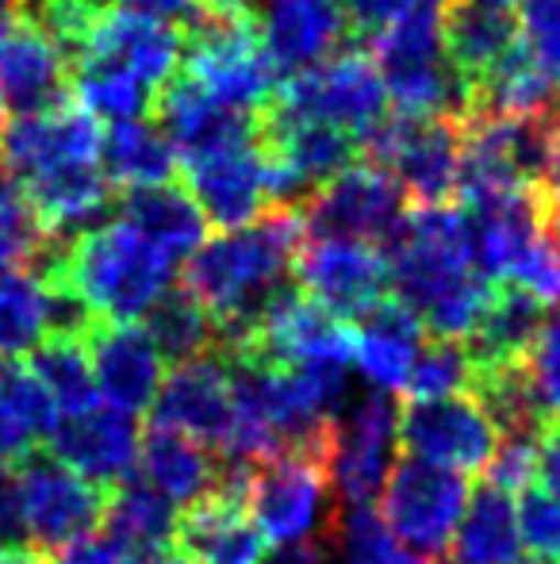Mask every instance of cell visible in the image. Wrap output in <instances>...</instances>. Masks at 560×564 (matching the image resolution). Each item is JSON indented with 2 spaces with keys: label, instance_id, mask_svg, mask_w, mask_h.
Returning <instances> with one entry per match:
<instances>
[{
  "label": "cell",
  "instance_id": "f1b7e54d",
  "mask_svg": "<svg viewBox=\"0 0 560 564\" xmlns=\"http://www.w3.org/2000/svg\"><path fill=\"white\" fill-rule=\"evenodd\" d=\"M453 561L449 564H510L518 557V507L515 496L480 480L469 491L464 514L453 530Z\"/></svg>",
  "mask_w": 560,
  "mask_h": 564
},
{
  "label": "cell",
  "instance_id": "8992f818",
  "mask_svg": "<svg viewBox=\"0 0 560 564\" xmlns=\"http://www.w3.org/2000/svg\"><path fill=\"white\" fill-rule=\"evenodd\" d=\"M365 162L381 165L415 208L457 200L461 173V119L457 116H392L361 139Z\"/></svg>",
  "mask_w": 560,
  "mask_h": 564
},
{
  "label": "cell",
  "instance_id": "30bf717a",
  "mask_svg": "<svg viewBox=\"0 0 560 564\" xmlns=\"http://www.w3.org/2000/svg\"><path fill=\"white\" fill-rule=\"evenodd\" d=\"M330 449H284L277 457L250 465L246 511L265 542L292 545L311 538L327 514Z\"/></svg>",
  "mask_w": 560,
  "mask_h": 564
},
{
  "label": "cell",
  "instance_id": "6f0895ef",
  "mask_svg": "<svg viewBox=\"0 0 560 564\" xmlns=\"http://www.w3.org/2000/svg\"><path fill=\"white\" fill-rule=\"evenodd\" d=\"M546 235L560 246V193H546Z\"/></svg>",
  "mask_w": 560,
  "mask_h": 564
},
{
  "label": "cell",
  "instance_id": "f546056e",
  "mask_svg": "<svg viewBox=\"0 0 560 564\" xmlns=\"http://www.w3.org/2000/svg\"><path fill=\"white\" fill-rule=\"evenodd\" d=\"M549 323V307H541L518 284H499L487 304L480 327L472 330L469 346L472 365H510V361H526L538 341L541 327Z\"/></svg>",
  "mask_w": 560,
  "mask_h": 564
},
{
  "label": "cell",
  "instance_id": "f6af8a7d",
  "mask_svg": "<svg viewBox=\"0 0 560 564\" xmlns=\"http://www.w3.org/2000/svg\"><path fill=\"white\" fill-rule=\"evenodd\" d=\"M526 369H530L534 392H538L546 415L560 419V315L541 327L530 357H526Z\"/></svg>",
  "mask_w": 560,
  "mask_h": 564
},
{
  "label": "cell",
  "instance_id": "7402d4cb",
  "mask_svg": "<svg viewBox=\"0 0 560 564\" xmlns=\"http://www.w3.org/2000/svg\"><path fill=\"white\" fill-rule=\"evenodd\" d=\"M441 43H446V58L457 82L469 89L472 108V93L523 46L518 8L487 4V0H446L441 4Z\"/></svg>",
  "mask_w": 560,
  "mask_h": 564
},
{
  "label": "cell",
  "instance_id": "b9f144b4",
  "mask_svg": "<svg viewBox=\"0 0 560 564\" xmlns=\"http://www.w3.org/2000/svg\"><path fill=\"white\" fill-rule=\"evenodd\" d=\"M518 538L530 557L560 564V499L546 488L518 491Z\"/></svg>",
  "mask_w": 560,
  "mask_h": 564
},
{
  "label": "cell",
  "instance_id": "681fc988",
  "mask_svg": "<svg viewBox=\"0 0 560 564\" xmlns=\"http://www.w3.org/2000/svg\"><path fill=\"white\" fill-rule=\"evenodd\" d=\"M538 476H541V488L553 491V496L560 499V419H549V426L541 431Z\"/></svg>",
  "mask_w": 560,
  "mask_h": 564
},
{
  "label": "cell",
  "instance_id": "7a4b0ae2",
  "mask_svg": "<svg viewBox=\"0 0 560 564\" xmlns=\"http://www.w3.org/2000/svg\"><path fill=\"white\" fill-rule=\"evenodd\" d=\"M296 204H277L257 224L223 230L185 265V289L204 304L219 330V349L254 330L265 304L288 284V269L304 242Z\"/></svg>",
  "mask_w": 560,
  "mask_h": 564
},
{
  "label": "cell",
  "instance_id": "9a60e30c",
  "mask_svg": "<svg viewBox=\"0 0 560 564\" xmlns=\"http://www.w3.org/2000/svg\"><path fill=\"white\" fill-rule=\"evenodd\" d=\"M150 423L177 431L200 446L223 449L234 423V392L231 369L223 354H204L185 365H173L162 380L154 403H150Z\"/></svg>",
  "mask_w": 560,
  "mask_h": 564
},
{
  "label": "cell",
  "instance_id": "ffe728a7",
  "mask_svg": "<svg viewBox=\"0 0 560 564\" xmlns=\"http://www.w3.org/2000/svg\"><path fill=\"white\" fill-rule=\"evenodd\" d=\"M177 62H180V35L169 23L142 12H128V8H112L100 20V28L92 31L77 66L112 69V74L131 77V82L157 97V89L177 74Z\"/></svg>",
  "mask_w": 560,
  "mask_h": 564
},
{
  "label": "cell",
  "instance_id": "9c48e42d",
  "mask_svg": "<svg viewBox=\"0 0 560 564\" xmlns=\"http://www.w3.org/2000/svg\"><path fill=\"white\" fill-rule=\"evenodd\" d=\"M384 527L399 545L419 557H441L453 542V530L469 503V484L453 468L419 457H399L384 480Z\"/></svg>",
  "mask_w": 560,
  "mask_h": 564
},
{
  "label": "cell",
  "instance_id": "d590c367",
  "mask_svg": "<svg viewBox=\"0 0 560 564\" xmlns=\"http://www.w3.org/2000/svg\"><path fill=\"white\" fill-rule=\"evenodd\" d=\"M108 12H112V0H23L15 15L35 23L74 69Z\"/></svg>",
  "mask_w": 560,
  "mask_h": 564
},
{
  "label": "cell",
  "instance_id": "5bb4252c",
  "mask_svg": "<svg viewBox=\"0 0 560 564\" xmlns=\"http://www.w3.org/2000/svg\"><path fill=\"white\" fill-rule=\"evenodd\" d=\"M292 269H296L299 289L345 323H358L384 296H392L388 253L381 246L342 242V238H304L296 258H292Z\"/></svg>",
  "mask_w": 560,
  "mask_h": 564
},
{
  "label": "cell",
  "instance_id": "bcb514c9",
  "mask_svg": "<svg viewBox=\"0 0 560 564\" xmlns=\"http://www.w3.org/2000/svg\"><path fill=\"white\" fill-rule=\"evenodd\" d=\"M350 23V35L358 39H376L392 28L396 20H404L419 0H338Z\"/></svg>",
  "mask_w": 560,
  "mask_h": 564
},
{
  "label": "cell",
  "instance_id": "6da1fadb",
  "mask_svg": "<svg viewBox=\"0 0 560 564\" xmlns=\"http://www.w3.org/2000/svg\"><path fill=\"white\" fill-rule=\"evenodd\" d=\"M392 296H399L430 338L469 341L499 284L476 269L469 224L453 204L415 208L399 238L388 246Z\"/></svg>",
  "mask_w": 560,
  "mask_h": 564
},
{
  "label": "cell",
  "instance_id": "cb8c5ba5",
  "mask_svg": "<svg viewBox=\"0 0 560 564\" xmlns=\"http://www.w3.org/2000/svg\"><path fill=\"white\" fill-rule=\"evenodd\" d=\"M85 349H89L92 380L105 403L139 415L150 411L157 388H162V354L154 349L146 330L139 323H105L85 335Z\"/></svg>",
  "mask_w": 560,
  "mask_h": 564
},
{
  "label": "cell",
  "instance_id": "ac0fdd59",
  "mask_svg": "<svg viewBox=\"0 0 560 564\" xmlns=\"http://www.w3.org/2000/svg\"><path fill=\"white\" fill-rule=\"evenodd\" d=\"M100 119L85 108L66 105L43 116H20L0 134V162L8 173L20 177V185L46 173L77 170V165H97L100 158Z\"/></svg>",
  "mask_w": 560,
  "mask_h": 564
},
{
  "label": "cell",
  "instance_id": "816d5d0a",
  "mask_svg": "<svg viewBox=\"0 0 560 564\" xmlns=\"http://www.w3.org/2000/svg\"><path fill=\"white\" fill-rule=\"evenodd\" d=\"M128 12H142V15H154V20H185L200 0H120Z\"/></svg>",
  "mask_w": 560,
  "mask_h": 564
},
{
  "label": "cell",
  "instance_id": "1f68e13d",
  "mask_svg": "<svg viewBox=\"0 0 560 564\" xmlns=\"http://www.w3.org/2000/svg\"><path fill=\"white\" fill-rule=\"evenodd\" d=\"M142 330L154 341L162 361H173V365L216 354V346H219L216 323H211V315L204 312V304L185 284H169V289L162 292V300L142 315Z\"/></svg>",
  "mask_w": 560,
  "mask_h": 564
},
{
  "label": "cell",
  "instance_id": "d4e9b609",
  "mask_svg": "<svg viewBox=\"0 0 560 564\" xmlns=\"http://www.w3.org/2000/svg\"><path fill=\"white\" fill-rule=\"evenodd\" d=\"M173 545L196 564H262L265 534L250 519L246 499L211 488L177 514Z\"/></svg>",
  "mask_w": 560,
  "mask_h": 564
},
{
  "label": "cell",
  "instance_id": "7c38bea8",
  "mask_svg": "<svg viewBox=\"0 0 560 564\" xmlns=\"http://www.w3.org/2000/svg\"><path fill=\"white\" fill-rule=\"evenodd\" d=\"M399 403L392 392L353 395L330 426V484L345 507H373V496L384 488L396 449Z\"/></svg>",
  "mask_w": 560,
  "mask_h": 564
},
{
  "label": "cell",
  "instance_id": "91938a15",
  "mask_svg": "<svg viewBox=\"0 0 560 564\" xmlns=\"http://www.w3.org/2000/svg\"><path fill=\"white\" fill-rule=\"evenodd\" d=\"M4 127H8V105H4V97H0V134H4Z\"/></svg>",
  "mask_w": 560,
  "mask_h": 564
},
{
  "label": "cell",
  "instance_id": "4316f807",
  "mask_svg": "<svg viewBox=\"0 0 560 564\" xmlns=\"http://www.w3.org/2000/svg\"><path fill=\"white\" fill-rule=\"evenodd\" d=\"M139 476L154 491H162L173 507H185L216 488L219 468L211 465L208 449L200 442L150 423L146 434L139 438Z\"/></svg>",
  "mask_w": 560,
  "mask_h": 564
},
{
  "label": "cell",
  "instance_id": "83f0119b",
  "mask_svg": "<svg viewBox=\"0 0 560 564\" xmlns=\"http://www.w3.org/2000/svg\"><path fill=\"white\" fill-rule=\"evenodd\" d=\"M120 219L162 246L173 261L193 258L204 246V216L188 188L173 185H146V188H123L120 196Z\"/></svg>",
  "mask_w": 560,
  "mask_h": 564
},
{
  "label": "cell",
  "instance_id": "5b68a950",
  "mask_svg": "<svg viewBox=\"0 0 560 564\" xmlns=\"http://www.w3.org/2000/svg\"><path fill=\"white\" fill-rule=\"evenodd\" d=\"M441 4L419 0L373 43V62L399 116H469V89L457 82L441 43Z\"/></svg>",
  "mask_w": 560,
  "mask_h": 564
},
{
  "label": "cell",
  "instance_id": "277c9868",
  "mask_svg": "<svg viewBox=\"0 0 560 564\" xmlns=\"http://www.w3.org/2000/svg\"><path fill=\"white\" fill-rule=\"evenodd\" d=\"M185 77L242 112L270 108L281 85L246 0H200L180 23Z\"/></svg>",
  "mask_w": 560,
  "mask_h": 564
},
{
  "label": "cell",
  "instance_id": "d6986e66",
  "mask_svg": "<svg viewBox=\"0 0 560 564\" xmlns=\"http://www.w3.org/2000/svg\"><path fill=\"white\" fill-rule=\"evenodd\" d=\"M185 177L188 196L196 200L200 216L223 230L250 227L270 208H277L270 185V165H265V154L257 142L185 165Z\"/></svg>",
  "mask_w": 560,
  "mask_h": 564
},
{
  "label": "cell",
  "instance_id": "e0dca14e",
  "mask_svg": "<svg viewBox=\"0 0 560 564\" xmlns=\"http://www.w3.org/2000/svg\"><path fill=\"white\" fill-rule=\"evenodd\" d=\"M139 438L135 415L100 400L81 415H62L46 438V453L81 480L112 491L139 473Z\"/></svg>",
  "mask_w": 560,
  "mask_h": 564
},
{
  "label": "cell",
  "instance_id": "2e32d148",
  "mask_svg": "<svg viewBox=\"0 0 560 564\" xmlns=\"http://www.w3.org/2000/svg\"><path fill=\"white\" fill-rule=\"evenodd\" d=\"M154 108H157V127L165 131L173 154L185 165L216 158V154H223V150L246 147V142H257L254 112L223 105V100L211 97L208 89H200V85L185 74H173L169 82L157 89Z\"/></svg>",
  "mask_w": 560,
  "mask_h": 564
},
{
  "label": "cell",
  "instance_id": "8fae6325",
  "mask_svg": "<svg viewBox=\"0 0 560 564\" xmlns=\"http://www.w3.org/2000/svg\"><path fill=\"white\" fill-rule=\"evenodd\" d=\"M396 446L407 457L453 468V473H484L499 446V426L492 423L476 395H441V400L399 403Z\"/></svg>",
  "mask_w": 560,
  "mask_h": 564
},
{
  "label": "cell",
  "instance_id": "7dc6e473",
  "mask_svg": "<svg viewBox=\"0 0 560 564\" xmlns=\"http://www.w3.org/2000/svg\"><path fill=\"white\" fill-rule=\"evenodd\" d=\"M135 553L112 538L108 530H89L77 542H69L66 550L54 553V564H128Z\"/></svg>",
  "mask_w": 560,
  "mask_h": 564
},
{
  "label": "cell",
  "instance_id": "f5cc1de1",
  "mask_svg": "<svg viewBox=\"0 0 560 564\" xmlns=\"http://www.w3.org/2000/svg\"><path fill=\"white\" fill-rule=\"evenodd\" d=\"M262 564H330V557H327V545L315 542V538H304V542L281 545V550Z\"/></svg>",
  "mask_w": 560,
  "mask_h": 564
},
{
  "label": "cell",
  "instance_id": "e575fe53",
  "mask_svg": "<svg viewBox=\"0 0 560 564\" xmlns=\"http://www.w3.org/2000/svg\"><path fill=\"white\" fill-rule=\"evenodd\" d=\"M51 338L46 289L31 269L0 276V361H23Z\"/></svg>",
  "mask_w": 560,
  "mask_h": 564
},
{
  "label": "cell",
  "instance_id": "4fadbf2b",
  "mask_svg": "<svg viewBox=\"0 0 560 564\" xmlns=\"http://www.w3.org/2000/svg\"><path fill=\"white\" fill-rule=\"evenodd\" d=\"M15 468H20L28 545H35L39 553L66 550L69 542L105 522L108 491L69 473L51 453L31 449L23 460H15Z\"/></svg>",
  "mask_w": 560,
  "mask_h": 564
},
{
  "label": "cell",
  "instance_id": "ba28073f",
  "mask_svg": "<svg viewBox=\"0 0 560 564\" xmlns=\"http://www.w3.org/2000/svg\"><path fill=\"white\" fill-rule=\"evenodd\" d=\"M296 208L307 238H342L381 250H388L407 224L404 188L373 162H353Z\"/></svg>",
  "mask_w": 560,
  "mask_h": 564
},
{
  "label": "cell",
  "instance_id": "db71d44e",
  "mask_svg": "<svg viewBox=\"0 0 560 564\" xmlns=\"http://www.w3.org/2000/svg\"><path fill=\"white\" fill-rule=\"evenodd\" d=\"M541 188H546V193H560V112L553 119V147H549V165H546Z\"/></svg>",
  "mask_w": 560,
  "mask_h": 564
},
{
  "label": "cell",
  "instance_id": "11a10c76",
  "mask_svg": "<svg viewBox=\"0 0 560 564\" xmlns=\"http://www.w3.org/2000/svg\"><path fill=\"white\" fill-rule=\"evenodd\" d=\"M0 564H51V557L35 545H20V550H0Z\"/></svg>",
  "mask_w": 560,
  "mask_h": 564
},
{
  "label": "cell",
  "instance_id": "8d00e7d4",
  "mask_svg": "<svg viewBox=\"0 0 560 564\" xmlns=\"http://www.w3.org/2000/svg\"><path fill=\"white\" fill-rule=\"evenodd\" d=\"M0 403L15 419V426L31 438V446H39V442L46 446V438L62 419L58 403L51 400L43 380L23 361H0Z\"/></svg>",
  "mask_w": 560,
  "mask_h": 564
},
{
  "label": "cell",
  "instance_id": "f35d334b",
  "mask_svg": "<svg viewBox=\"0 0 560 564\" xmlns=\"http://www.w3.org/2000/svg\"><path fill=\"white\" fill-rule=\"evenodd\" d=\"M74 97L77 108H85L92 119H108V123L139 119L146 108H154V93L142 89L131 77L112 74V69H100V66L74 69Z\"/></svg>",
  "mask_w": 560,
  "mask_h": 564
},
{
  "label": "cell",
  "instance_id": "74e56055",
  "mask_svg": "<svg viewBox=\"0 0 560 564\" xmlns=\"http://www.w3.org/2000/svg\"><path fill=\"white\" fill-rule=\"evenodd\" d=\"M472 384V357L464 341L430 338L419 346V357L407 377V400H441V395H461Z\"/></svg>",
  "mask_w": 560,
  "mask_h": 564
},
{
  "label": "cell",
  "instance_id": "7bdbcfd3",
  "mask_svg": "<svg viewBox=\"0 0 560 564\" xmlns=\"http://www.w3.org/2000/svg\"><path fill=\"white\" fill-rule=\"evenodd\" d=\"M518 28L526 54L560 89V0H526L518 8Z\"/></svg>",
  "mask_w": 560,
  "mask_h": 564
},
{
  "label": "cell",
  "instance_id": "9f6ffc18",
  "mask_svg": "<svg viewBox=\"0 0 560 564\" xmlns=\"http://www.w3.org/2000/svg\"><path fill=\"white\" fill-rule=\"evenodd\" d=\"M128 564H196V561H188L185 553H177V550H154V553H135Z\"/></svg>",
  "mask_w": 560,
  "mask_h": 564
},
{
  "label": "cell",
  "instance_id": "c3c4849f",
  "mask_svg": "<svg viewBox=\"0 0 560 564\" xmlns=\"http://www.w3.org/2000/svg\"><path fill=\"white\" fill-rule=\"evenodd\" d=\"M28 545L23 527V496H20V468L0 465V550H20Z\"/></svg>",
  "mask_w": 560,
  "mask_h": 564
},
{
  "label": "cell",
  "instance_id": "52a82bcc",
  "mask_svg": "<svg viewBox=\"0 0 560 564\" xmlns=\"http://www.w3.org/2000/svg\"><path fill=\"white\" fill-rule=\"evenodd\" d=\"M270 108H277L284 116L338 127V131L353 134L361 142L384 119L388 93H384L376 62L353 46V51L330 54L319 66L284 77Z\"/></svg>",
  "mask_w": 560,
  "mask_h": 564
},
{
  "label": "cell",
  "instance_id": "ee69618b",
  "mask_svg": "<svg viewBox=\"0 0 560 564\" xmlns=\"http://www.w3.org/2000/svg\"><path fill=\"white\" fill-rule=\"evenodd\" d=\"M507 284H518L526 289L541 307H553L560 312V246L549 235H541L538 242L530 246L523 261H518L515 276Z\"/></svg>",
  "mask_w": 560,
  "mask_h": 564
},
{
  "label": "cell",
  "instance_id": "f907efd6",
  "mask_svg": "<svg viewBox=\"0 0 560 564\" xmlns=\"http://www.w3.org/2000/svg\"><path fill=\"white\" fill-rule=\"evenodd\" d=\"M31 449H35L31 438L15 426V419L8 415L4 403H0V465H15V460H23Z\"/></svg>",
  "mask_w": 560,
  "mask_h": 564
},
{
  "label": "cell",
  "instance_id": "484cf974",
  "mask_svg": "<svg viewBox=\"0 0 560 564\" xmlns=\"http://www.w3.org/2000/svg\"><path fill=\"white\" fill-rule=\"evenodd\" d=\"M422 346V323L399 296H384L353 323V361L381 392H404Z\"/></svg>",
  "mask_w": 560,
  "mask_h": 564
},
{
  "label": "cell",
  "instance_id": "680465c9",
  "mask_svg": "<svg viewBox=\"0 0 560 564\" xmlns=\"http://www.w3.org/2000/svg\"><path fill=\"white\" fill-rule=\"evenodd\" d=\"M20 4H23V0H0V23L12 20V15L20 12Z\"/></svg>",
  "mask_w": 560,
  "mask_h": 564
},
{
  "label": "cell",
  "instance_id": "603a6c76",
  "mask_svg": "<svg viewBox=\"0 0 560 564\" xmlns=\"http://www.w3.org/2000/svg\"><path fill=\"white\" fill-rule=\"evenodd\" d=\"M66 58L23 15L0 23V97L8 112L43 116L69 105Z\"/></svg>",
  "mask_w": 560,
  "mask_h": 564
},
{
  "label": "cell",
  "instance_id": "60d3db41",
  "mask_svg": "<svg viewBox=\"0 0 560 564\" xmlns=\"http://www.w3.org/2000/svg\"><path fill=\"white\" fill-rule=\"evenodd\" d=\"M345 564H430L419 553H407L396 538L388 534L384 519L373 507H350L338 530Z\"/></svg>",
  "mask_w": 560,
  "mask_h": 564
},
{
  "label": "cell",
  "instance_id": "836d02e7",
  "mask_svg": "<svg viewBox=\"0 0 560 564\" xmlns=\"http://www.w3.org/2000/svg\"><path fill=\"white\" fill-rule=\"evenodd\" d=\"M23 365L43 380L62 415H81L100 403L85 338H46L39 349H31Z\"/></svg>",
  "mask_w": 560,
  "mask_h": 564
},
{
  "label": "cell",
  "instance_id": "44dd1931",
  "mask_svg": "<svg viewBox=\"0 0 560 564\" xmlns=\"http://www.w3.org/2000/svg\"><path fill=\"white\" fill-rule=\"evenodd\" d=\"M281 77L327 62L350 35L338 0H246Z\"/></svg>",
  "mask_w": 560,
  "mask_h": 564
},
{
  "label": "cell",
  "instance_id": "d6a6232c",
  "mask_svg": "<svg viewBox=\"0 0 560 564\" xmlns=\"http://www.w3.org/2000/svg\"><path fill=\"white\" fill-rule=\"evenodd\" d=\"M100 527L112 538H120L131 553H154L173 542L177 507L135 473L131 480H123L120 488L108 491L105 522H100Z\"/></svg>",
  "mask_w": 560,
  "mask_h": 564
},
{
  "label": "cell",
  "instance_id": "4dcf8cb0",
  "mask_svg": "<svg viewBox=\"0 0 560 564\" xmlns=\"http://www.w3.org/2000/svg\"><path fill=\"white\" fill-rule=\"evenodd\" d=\"M100 162H105V177L123 188L165 185L177 170L169 139L150 119H120L108 127L105 142H100Z\"/></svg>",
  "mask_w": 560,
  "mask_h": 564
},
{
  "label": "cell",
  "instance_id": "3957f363",
  "mask_svg": "<svg viewBox=\"0 0 560 564\" xmlns=\"http://www.w3.org/2000/svg\"><path fill=\"white\" fill-rule=\"evenodd\" d=\"M177 261L123 219L58 238V269L105 323H139L173 284Z\"/></svg>",
  "mask_w": 560,
  "mask_h": 564
},
{
  "label": "cell",
  "instance_id": "ab89813d",
  "mask_svg": "<svg viewBox=\"0 0 560 564\" xmlns=\"http://www.w3.org/2000/svg\"><path fill=\"white\" fill-rule=\"evenodd\" d=\"M51 235L39 224L35 208L15 181H0V276L28 269Z\"/></svg>",
  "mask_w": 560,
  "mask_h": 564
}]
</instances>
